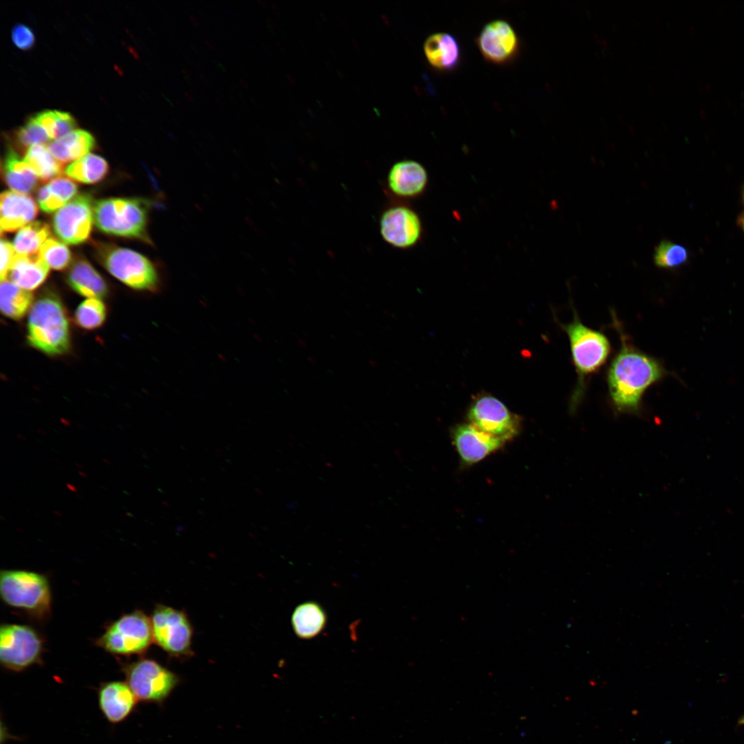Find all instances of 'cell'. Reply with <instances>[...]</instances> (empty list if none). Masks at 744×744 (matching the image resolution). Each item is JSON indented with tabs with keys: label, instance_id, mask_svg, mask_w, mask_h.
<instances>
[{
	"label": "cell",
	"instance_id": "1",
	"mask_svg": "<svg viewBox=\"0 0 744 744\" xmlns=\"http://www.w3.org/2000/svg\"><path fill=\"white\" fill-rule=\"evenodd\" d=\"M621 341L607 373L609 394L618 412L638 413L645 391L668 372L660 361L634 347L622 333Z\"/></svg>",
	"mask_w": 744,
	"mask_h": 744
},
{
	"label": "cell",
	"instance_id": "2",
	"mask_svg": "<svg viewBox=\"0 0 744 744\" xmlns=\"http://www.w3.org/2000/svg\"><path fill=\"white\" fill-rule=\"evenodd\" d=\"M28 344L49 355L65 353L70 348V333L65 309L60 298L48 292L32 305L27 323Z\"/></svg>",
	"mask_w": 744,
	"mask_h": 744
},
{
	"label": "cell",
	"instance_id": "3",
	"mask_svg": "<svg viewBox=\"0 0 744 744\" xmlns=\"http://www.w3.org/2000/svg\"><path fill=\"white\" fill-rule=\"evenodd\" d=\"M562 327L569 340L572 358L578 375L570 401V409L573 411L582 398L586 379L604 365L610 355L611 347L606 335L583 324L577 313L571 322Z\"/></svg>",
	"mask_w": 744,
	"mask_h": 744
},
{
	"label": "cell",
	"instance_id": "4",
	"mask_svg": "<svg viewBox=\"0 0 744 744\" xmlns=\"http://www.w3.org/2000/svg\"><path fill=\"white\" fill-rule=\"evenodd\" d=\"M151 205L149 200L139 198L102 199L94 203V223L104 233L152 245L147 230Z\"/></svg>",
	"mask_w": 744,
	"mask_h": 744
},
{
	"label": "cell",
	"instance_id": "5",
	"mask_svg": "<svg viewBox=\"0 0 744 744\" xmlns=\"http://www.w3.org/2000/svg\"><path fill=\"white\" fill-rule=\"evenodd\" d=\"M96 249L98 258L105 268L127 286L152 292L159 289L158 271L145 256L110 244L98 243Z\"/></svg>",
	"mask_w": 744,
	"mask_h": 744
},
{
	"label": "cell",
	"instance_id": "6",
	"mask_svg": "<svg viewBox=\"0 0 744 744\" xmlns=\"http://www.w3.org/2000/svg\"><path fill=\"white\" fill-rule=\"evenodd\" d=\"M0 593L8 606L34 615L43 617L50 610L49 583L41 574L19 570H1Z\"/></svg>",
	"mask_w": 744,
	"mask_h": 744
},
{
	"label": "cell",
	"instance_id": "7",
	"mask_svg": "<svg viewBox=\"0 0 744 744\" xmlns=\"http://www.w3.org/2000/svg\"><path fill=\"white\" fill-rule=\"evenodd\" d=\"M153 640L150 619L141 611H134L113 622L97 644L109 652L128 655L145 652Z\"/></svg>",
	"mask_w": 744,
	"mask_h": 744
},
{
	"label": "cell",
	"instance_id": "8",
	"mask_svg": "<svg viewBox=\"0 0 744 744\" xmlns=\"http://www.w3.org/2000/svg\"><path fill=\"white\" fill-rule=\"evenodd\" d=\"M123 671L126 683L137 699L142 701L161 703L178 683L174 673L151 659L132 663Z\"/></svg>",
	"mask_w": 744,
	"mask_h": 744
},
{
	"label": "cell",
	"instance_id": "9",
	"mask_svg": "<svg viewBox=\"0 0 744 744\" xmlns=\"http://www.w3.org/2000/svg\"><path fill=\"white\" fill-rule=\"evenodd\" d=\"M469 423L504 443L521 430V419L498 399L489 395L476 397L468 412Z\"/></svg>",
	"mask_w": 744,
	"mask_h": 744
},
{
	"label": "cell",
	"instance_id": "10",
	"mask_svg": "<svg viewBox=\"0 0 744 744\" xmlns=\"http://www.w3.org/2000/svg\"><path fill=\"white\" fill-rule=\"evenodd\" d=\"M42 641L32 628L2 624L0 628V661L6 668L21 671L38 662Z\"/></svg>",
	"mask_w": 744,
	"mask_h": 744
},
{
	"label": "cell",
	"instance_id": "11",
	"mask_svg": "<svg viewBox=\"0 0 744 744\" xmlns=\"http://www.w3.org/2000/svg\"><path fill=\"white\" fill-rule=\"evenodd\" d=\"M150 620L154 641L162 649L175 656L191 652L192 628L184 612L158 605Z\"/></svg>",
	"mask_w": 744,
	"mask_h": 744
},
{
	"label": "cell",
	"instance_id": "12",
	"mask_svg": "<svg viewBox=\"0 0 744 744\" xmlns=\"http://www.w3.org/2000/svg\"><path fill=\"white\" fill-rule=\"evenodd\" d=\"M379 226L384 241L397 249L411 248L422 236V226L418 214L400 200L391 203L382 211Z\"/></svg>",
	"mask_w": 744,
	"mask_h": 744
},
{
	"label": "cell",
	"instance_id": "13",
	"mask_svg": "<svg viewBox=\"0 0 744 744\" xmlns=\"http://www.w3.org/2000/svg\"><path fill=\"white\" fill-rule=\"evenodd\" d=\"M94 206L92 196L82 194L59 209L53 218V229L56 236L68 245L85 241L94 222Z\"/></svg>",
	"mask_w": 744,
	"mask_h": 744
},
{
	"label": "cell",
	"instance_id": "14",
	"mask_svg": "<svg viewBox=\"0 0 744 744\" xmlns=\"http://www.w3.org/2000/svg\"><path fill=\"white\" fill-rule=\"evenodd\" d=\"M476 43L484 59L495 64L511 61L517 55L519 45L515 29L503 19L487 23L477 37Z\"/></svg>",
	"mask_w": 744,
	"mask_h": 744
},
{
	"label": "cell",
	"instance_id": "15",
	"mask_svg": "<svg viewBox=\"0 0 744 744\" xmlns=\"http://www.w3.org/2000/svg\"><path fill=\"white\" fill-rule=\"evenodd\" d=\"M428 183V174L424 167L413 160H402L394 163L388 172L386 191L391 196L402 201L420 196Z\"/></svg>",
	"mask_w": 744,
	"mask_h": 744
},
{
	"label": "cell",
	"instance_id": "16",
	"mask_svg": "<svg viewBox=\"0 0 744 744\" xmlns=\"http://www.w3.org/2000/svg\"><path fill=\"white\" fill-rule=\"evenodd\" d=\"M452 438L459 457L467 465L482 460L505 444L470 423L455 426L452 431Z\"/></svg>",
	"mask_w": 744,
	"mask_h": 744
},
{
	"label": "cell",
	"instance_id": "17",
	"mask_svg": "<svg viewBox=\"0 0 744 744\" xmlns=\"http://www.w3.org/2000/svg\"><path fill=\"white\" fill-rule=\"evenodd\" d=\"M98 694L100 710L112 723H118L125 719L138 701L128 684L122 681L103 684Z\"/></svg>",
	"mask_w": 744,
	"mask_h": 744
},
{
	"label": "cell",
	"instance_id": "18",
	"mask_svg": "<svg viewBox=\"0 0 744 744\" xmlns=\"http://www.w3.org/2000/svg\"><path fill=\"white\" fill-rule=\"evenodd\" d=\"M1 232L23 228L37 216L38 207L32 196L11 191L1 194Z\"/></svg>",
	"mask_w": 744,
	"mask_h": 744
},
{
	"label": "cell",
	"instance_id": "19",
	"mask_svg": "<svg viewBox=\"0 0 744 744\" xmlns=\"http://www.w3.org/2000/svg\"><path fill=\"white\" fill-rule=\"evenodd\" d=\"M424 51L429 64L436 70L446 71L457 66L461 50L457 39L451 34L437 32L424 41Z\"/></svg>",
	"mask_w": 744,
	"mask_h": 744
},
{
	"label": "cell",
	"instance_id": "20",
	"mask_svg": "<svg viewBox=\"0 0 744 744\" xmlns=\"http://www.w3.org/2000/svg\"><path fill=\"white\" fill-rule=\"evenodd\" d=\"M49 266L39 252L30 255H15L8 276L13 283L31 291L39 287L49 274Z\"/></svg>",
	"mask_w": 744,
	"mask_h": 744
},
{
	"label": "cell",
	"instance_id": "21",
	"mask_svg": "<svg viewBox=\"0 0 744 744\" xmlns=\"http://www.w3.org/2000/svg\"><path fill=\"white\" fill-rule=\"evenodd\" d=\"M66 280L74 291L87 298L101 300L108 293L104 279L85 259H78L72 264Z\"/></svg>",
	"mask_w": 744,
	"mask_h": 744
},
{
	"label": "cell",
	"instance_id": "22",
	"mask_svg": "<svg viewBox=\"0 0 744 744\" xmlns=\"http://www.w3.org/2000/svg\"><path fill=\"white\" fill-rule=\"evenodd\" d=\"M94 145V138L90 132L83 130H74L50 143L48 147L53 156L64 165L84 157Z\"/></svg>",
	"mask_w": 744,
	"mask_h": 744
},
{
	"label": "cell",
	"instance_id": "23",
	"mask_svg": "<svg viewBox=\"0 0 744 744\" xmlns=\"http://www.w3.org/2000/svg\"><path fill=\"white\" fill-rule=\"evenodd\" d=\"M2 174L6 183L14 192L28 194L37 185L38 178L32 169L12 149L6 153Z\"/></svg>",
	"mask_w": 744,
	"mask_h": 744
},
{
	"label": "cell",
	"instance_id": "24",
	"mask_svg": "<svg viewBox=\"0 0 744 744\" xmlns=\"http://www.w3.org/2000/svg\"><path fill=\"white\" fill-rule=\"evenodd\" d=\"M327 623L325 611L314 601H306L298 605L291 616V624L296 634L300 639H309L317 636Z\"/></svg>",
	"mask_w": 744,
	"mask_h": 744
},
{
	"label": "cell",
	"instance_id": "25",
	"mask_svg": "<svg viewBox=\"0 0 744 744\" xmlns=\"http://www.w3.org/2000/svg\"><path fill=\"white\" fill-rule=\"evenodd\" d=\"M77 190L76 185L72 180L60 176L39 189L37 202L42 211L52 213L72 200Z\"/></svg>",
	"mask_w": 744,
	"mask_h": 744
},
{
	"label": "cell",
	"instance_id": "26",
	"mask_svg": "<svg viewBox=\"0 0 744 744\" xmlns=\"http://www.w3.org/2000/svg\"><path fill=\"white\" fill-rule=\"evenodd\" d=\"M32 293L6 279L1 282L0 307L5 316L12 320L21 319L30 309Z\"/></svg>",
	"mask_w": 744,
	"mask_h": 744
},
{
	"label": "cell",
	"instance_id": "27",
	"mask_svg": "<svg viewBox=\"0 0 744 744\" xmlns=\"http://www.w3.org/2000/svg\"><path fill=\"white\" fill-rule=\"evenodd\" d=\"M109 165L101 156L88 154L73 162L65 169L70 178L83 183L93 184L102 180L107 174Z\"/></svg>",
	"mask_w": 744,
	"mask_h": 744
},
{
	"label": "cell",
	"instance_id": "28",
	"mask_svg": "<svg viewBox=\"0 0 744 744\" xmlns=\"http://www.w3.org/2000/svg\"><path fill=\"white\" fill-rule=\"evenodd\" d=\"M25 161L42 182H48L61 176L63 164L58 161L45 145H33L26 152Z\"/></svg>",
	"mask_w": 744,
	"mask_h": 744
},
{
	"label": "cell",
	"instance_id": "29",
	"mask_svg": "<svg viewBox=\"0 0 744 744\" xmlns=\"http://www.w3.org/2000/svg\"><path fill=\"white\" fill-rule=\"evenodd\" d=\"M50 226L42 221L31 222L16 235L13 246L17 254L30 255L39 252L43 243L50 238Z\"/></svg>",
	"mask_w": 744,
	"mask_h": 744
},
{
	"label": "cell",
	"instance_id": "30",
	"mask_svg": "<svg viewBox=\"0 0 744 744\" xmlns=\"http://www.w3.org/2000/svg\"><path fill=\"white\" fill-rule=\"evenodd\" d=\"M690 259L688 249L683 245L669 240H661L654 248L653 260L661 269H675L687 264Z\"/></svg>",
	"mask_w": 744,
	"mask_h": 744
},
{
	"label": "cell",
	"instance_id": "31",
	"mask_svg": "<svg viewBox=\"0 0 744 744\" xmlns=\"http://www.w3.org/2000/svg\"><path fill=\"white\" fill-rule=\"evenodd\" d=\"M106 307L100 299L87 298L75 311L74 319L76 325L85 330L100 327L106 318Z\"/></svg>",
	"mask_w": 744,
	"mask_h": 744
},
{
	"label": "cell",
	"instance_id": "32",
	"mask_svg": "<svg viewBox=\"0 0 744 744\" xmlns=\"http://www.w3.org/2000/svg\"><path fill=\"white\" fill-rule=\"evenodd\" d=\"M39 254L50 267L56 270L65 269L71 262V253L68 247L52 237L43 243Z\"/></svg>",
	"mask_w": 744,
	"mask_h": 744
},
{
	"label": "cell",
	"instance_id": "33",
	"mask_svg": "<svg viewBox=\"0 0 744 744\" xmlns=\"http://www.w3.org/2000/svg\"><path fill=\"white\" fill-rule=\"evenodd\" d=\"M18 143L28 149L33 145H45L50 141L45 129L34 117L30 118L17 132Z\"/></svg>",
	"mask_w": 744,
	"mask_h": 744
},
{
	"label": "cell",
	"instance_id": "34",
	"mask_svg": "<svg viewBox=\"0 0 744 744\" xmlns=\"http://www.w3.org/2000/svg\"><path fill=\"white\" fill-rule=\"evenodd\" d=\"M12 40L19 49L26 50L34 45L35 37L30 27L23 23H18L12 30Z\"/></svg>",
	"mask_w": 744,
	"mask_h": 744
},
{
	"label": "cell",
	"instance_id": "35",
	"mask_svg": "<svg viewBox=\"0 0 744 744\" xmlns=\"http://www.w3.org/2000/svg\"><path fill=\"white\" fill-rule=\"evenodd\" d=\"M76 121L68 112L56 110V120L52 139L56 140L74 130Z\"/></svg>",
	"mask_w": 744,
	"mask_h": 744
},
{
	"label": "cell",
	"instance_id": "36",
	"mask_svg": "<svg viewBox=\"0 0 744 744\" xmlns=\"http://www.w3.org/2000/svg\"><path fill=\"white\" fill-rule=\"evenodd\" d=\"M15 255L16 252L13 244L2 238L1 240L0 267V277L1 281L7 278Z\"/></svg>",
	"mask_w": 744,
	"mask_h": 744
},
{
	"label": "cell",
	"instance_id": "37",
	"mask_svg": "<svg viewBox=\"0 0 744 744\" xmlns=\"http://www.w3.org/2000/svg\"><path fill=\"white\" fill-rule=\"evenodd\" d=\"M737 223L738 227L744 232V211L738 216L737 219Z\"/></svg>",
	"mask_w": 744,
	"mask_h": 744
},
{
	"label": "cell",
	"instance_id": "38",
	"mask_svg": "<svg viewBox=\"0 0 744 744\" xmlns=\"http://www.w3.org/2000/svg\"><path fill=\"white\" fill-rule=\"evenodd\" d=\"M66 486H67V488H68V489H69L70 490H71V491H72V492H74V493H76V492H77V489H76V487H75V486H74L73 484H71L67 483V484H66Z\"/></svg>",
	"mask_w": 744,
	"mask_h": 744
},
{
	"label": "cell",
	"instance_id": "39",
	"mask_svg": "<svg viewBox=\"0 0 744 744\" xmlns=\"http://www.w3.org/2000/svg\"><path fill=\"white\" fill-rule=\"evenodd\" d=\"M78 473H79V475H81V476H82V477H87V475H86V473H84V472H83V471H79V472H78Z\"/></svg>",
	"mask_w": 744,
	"mask_h": 744
},
{
	"label": "cell",
	"instance_id": "40",
	"mask_svg": "<svg viewBox=\"0 0 744 744\" xmlns=\"http://www.w3.org/2000/svg\"><path fill=\"white\" fill-rule=\"evenodd\" d=\"M741 197H742V200H743V205H744V185H743V187L742 188Z\"/></svg>",
	"mask_w": 744,
	"mask_h": 744
},
{
	"label": "cell",
	"instance_id": "41",
	"mask_svg": "<svg viewBox=\"0 0 744 744\" xmlns=\"http://www.w3.org/2000/svg\"><path fill=\"white\" fill-rule=\"evenodd\" d=\"M53 513H54V514H55V515H56L58 516H61L62 515V514L60 512L57 511V510H53Z\"/></svg>",
	"mask_w": 744,
	"mask_h": 744
},
{
	"label": "cell",
	"instance_id": "42",
	"mask_svg": "<svg viewBox=\"0 0 744 744\" xmlns=\"http://www.w3.org/2000/svg\"><path fill=\"white\" fill-rule=\"evenodd\" d=\"M103 462H105L106 464H108V465L110 464V462L108 460H107L106 459L103 458Z\"/></svg>",
	"mask_w": 744,
	"mask_h": 744
},
{
	"label": "cell",
	"instance_id": "43",
	"mask_svg": "<svg viewBox=\"0 0 744 744\" xmlns=\"http://www.w3.org/2000/svg\"><path fill=\"white\" fill-rule=\"evenodd\" d=\"M17 437H18L19 438H21V439H23V440H25V437H23V435H19V434H18V435H17Z\"/></svg>",
	"mask_w": 744,
	"mask_h": 744
},
{
	"label": "cell",
	"instance_id": "44",
	"mask_svg": "<svg viewBox=\"0 0 744 744\" xmlns=\"http://www.w3.org/2000/svg\"><path fill=\"white\" fill-rule=\"evenodd\" d=\"M76 466H77L78 467H79L80 468H82V466H80V465H79V464H76Z\"/></svg>",
	"mask_w": 744,
	"mask_h": 744
}]
</instances>
